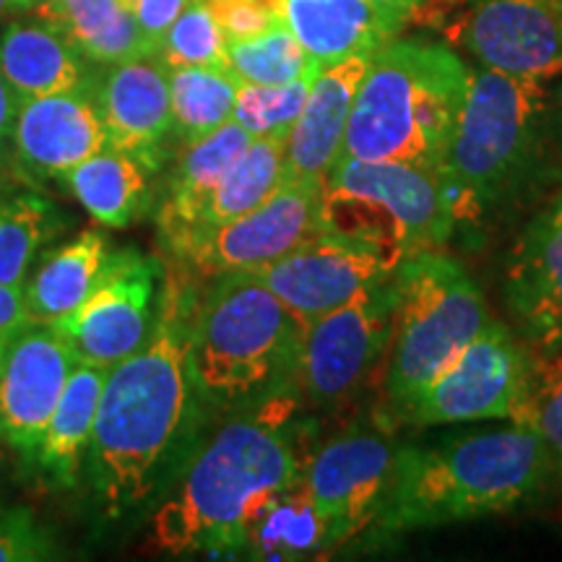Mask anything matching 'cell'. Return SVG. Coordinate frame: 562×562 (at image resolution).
I'll return each instance as SVG.
<instances>
[{
    "label": "cell",
    "instance_id": "20",
    "mask_svg": "<svg viewBox=\"0 0 562 562\" xmlns=\"http://www.w3.org/2000/svg\"><path fill=\"white\" fill-rule=\"evenodd\" d=\"M375 53L351 55L347 60L321 68L297 123L286 136L284 180L321 182L341 157L344 136L357 89L368 74Z\"/></svg>",
    "mask_w": 562,
    "mask_h": 562
},
{
    "label": "cell",
    "instance_id": "21",
    "mask_svg": "<svg viewBox=\"0 0 562 562\" xmlns=\"http://www.w3.org/2000/svg\"><path fill=\"white\" fill-rule=\"evenodd\" d=\"M91 63L55 26L24 13L0 30V70L19 100L91 91L97 83Z\"/></svg>",
    "mask_w": 562,
    "mask_h": 562
},
{
    "label": "cell",
    "instance_id": "37",
    "mask_svg": "<svg viewBox=\"0 0 562 562\" xmlns=\"http://www.w3.org/2000/svg\"><path fill=\"white\" fill-rule=\"evenodd\" d=\"M227 42H243L284 24L269 0H206Z\"/></svg>",
    "mask_w": 562,
    "mask_h": 562
},
{
    "label": "cell",
    "instance_id": "1",
    "mask_svg": "<svg viewBox=\"0 0 562 562\" xmlns=\"http://www.w3.org/2000/svg\"><path fill=\"white\" fill-rule=\"evenodd\" d=\"M193 307L191 286L167 277L151 336L108 372L87 453L91 490L108 518L149 501L186 442L195 393L188 370Z\"/></svg>",
    "mask_w": 562,
    "mask_h": 562
},
{
    "label": "cell",
    "instance_id": "13",
    "mask_svg": "<svg viewBox=\"0 0 562 562\" xmlns=\"http://www.w3.org/2000/svg\"><path fill=\"white\" fill-rule=\"evenodd\" d=\"M323 229L321 182L284 180L261 206L195 237L180 258L206 279L252 271L290 256Z\"/></svg>",
    "mask_w": 562,
    "mask_h": 562
},
{
    "label": "cell",
    "instance_id": "11",
    "mask_svg": "<svg viewBox=\"0 0 562 562\" xmlns=\"http://www.w3.org/2000/svg\"><path fill=\"white\" fill-rule=\"evenodd\" d=\"M531 364L516 336L503 323L490 321L427 385L404 419L419 427L510 419L529 385Z\"/></svg>",
    "mask_w": 562,
    "mask_h": 562
},
{
    "label": "cell",
    "instance_id": "18",
    "mask_svg": "<svg viewBox=\"0 0 562 562\" xmlns=\"http://www.w3.org/2000/svg\"><path fill=\"white\" fill-rule=\"evenodd\" d=\"M94 100L100 104L110 149H117L157 172L165 144L172 136L170 76L154 58L115 63L97 76Z\"/></svg>",
    "mask_w": 562,
    "mask_h": 562
},
{
    "label": "cell",
    "instance_id": "7",
    "mask_svg": "<svg viewBox=\"0 0 562 562\" xmlns=\"http://www.w3.org/2000/svg\"><path fill=\"white\" fill-rule=\"evenodd\" d=\"M459 222L446 175L409 161L339 159L323 180V227L378 245L402 266L438 250Z\"/></svg>",
    "mask_w": 562,
    "mask_h": 562
},
{
    "label": "cell",
    "instance_id": "12",
    "mask_svg": "<svg viewBox=\"0 0 562 562\" xmlns=\"http://www.w3.org/2000/svg\"><path fill=\"white\" fill-rule=\"evenodd\" d=\"M396 442L375 427L336 435L302 469V487L328 533V550L375 526L389 497Z\"/></svg>",
    "mask_w": 562,
    "mask_h": 562
},
{
    "label": "cell",
    "instance_id": "8",
    "mask_svg": "<svg viewBox=\"0 0 562 562\" xmlns=\"http://www.w3.org/2000/svg\"><path fill=\"white\" fill-rule=\"evenodd\" d=\"M542 81L476 70L446 161L456 214L476 216L521 182L542 138Z\"/></svg>",
    "mask_w": 562,
    "mask_h": 562
},
{
    "label": "cell",
    "instance_id": "14",
    "mask_svg": "<svg viewBox=\"0 0 562 562\" xmlns=\"http://www.w3.org/2000/svg\"><path fill=\"white\" fill-rule=\"evenodd\" d=\"M396 269L398 266L378 245L323 229L290 256L250 273L307 328L313 321L393 277Z\"/></svg>",
    "mask_w": 562,
    "mask_h": 562
},
{
    "label": "cell",
    "instance_id": "16",
    "mask_svg": "<svg viewBox=\"0 0 562 562\" xmlns=\"http://www.w3.org/2000/svg\"><path fill=\"white\" fill-rule=\"evenodd\" d=\"M76 364L53 326L32 323L0 362V440L26 459H37L40 442Z\"/></svg>",
    "mask_w": 562,
    "mask_h": 562
},
{
    "label": "cell",
    "instance_id": "10",
    "mask_svg": "<svg viewBox=\"0 0 562 562\" xmlns=\"http://www.w3.org/2000/svg\"><path fill=\"white\" fill-rule=\"evenodd\" d=\"M161 277L157 258L133 248L110 252L81 305L53 326L76 362L112 370L144 347L159 313Z\"/></svg>",
    "mask_w": 562,
    "mask_h": 562
},
{
    "label": "cell",
    "instance_id": "44",
    "mask_svg": "<svg viewBox=\"0 0 562 562\" xmlns=\"http://www.w3.org/2000/svg\"><path fill=\"white\" fill-rule=\"evenodd\" d=\"M440 3H451V5H456V3H469V0H440Z\"/></svg>",
    "mask_w": 562,
    "mask_h": 562
},
{
    "label": "cell",
    "instance_id": "39",
    "mask_svg": "<svg viewBox=\"0 0 562 562\" xmlns=\"http://www.w3.org/2000/svg\"><path fill=\"white\" fill-rule=\"evenodd\" d=\"M188 3L191 0H131V9L136 13L140 32L151 42L154 50H157L161 37H165L172 21L180 16Z\"/></svg>",
    "mask_w": 562,
    "mask_h": 562
},
{
    "label": "cell",
    "instance_id": "6",
    "mask_svg": "<svg viewBox=\"0 0 562 562\" xmlns=\"http://www.w3.org/2000/svg\"><path fill=\"white\" fill-rule=\"evenodd\" d=\"M492 318L469 271L440 250H422L396 269V311L383 391L404 414Z\"/></svg>",
    "mask_w": 562,
    "mask_h": 562
},
{
    "label": "cell",
    "instance_id": "33",
    "mask_svg": "<svg viewBox=\"0 0 562 562\" xmlns=\"http://www.w3.org/2000/svg\"><path fill=\"white\" fill-rule=\"evenodd\" d=\"M167 70L175 68H220L229 70L227 37L214 19L206 0H191L154 50Z\"/></svg>",
    "mask_w": 562,
    "mask_h": 562
},
{
    "label": "cell",
    "instance_id": "19",
    "mask_svg": "<svg viewBox=\"0 0 562 562\" xmlns=\"http://www.w3.org/2000/svg\"><path fill=\"white\" fill-rule=\"evenodd\" d=\"M505 300L526 339L547 355L562 349V191L533 216L513 250Z\"/></svg>",
    "mask_w": 562,
    "mask_h": 562
},
{
    "label": "cell",
    "instance_id": "2",
    "mask_svg": "<svg viewBox=\"0 0 562 562\" xmlns=\"http://www.w3.org/2000/svg\"><path fill=\"white\" fill-rule=\"evenodd\" d=\"M290 412L277 396L220 427L154 513L146 547L167 554L248 550L252 529L302 476Z\"/></svg>",
    "mask_w": 562,
    "mask_h": 562
},
{
    "label": "cell",
    "instance_id": "26",
    "mask_svg": "<svg viewBox=\"0 0 562 562\" xmlns=\"http://www.w3.org/2000/svg\"><path fill=\"white\" fill-rule=\"evenodd\" d=\"M63 180L81 206L112 229L128 227L151 203L149 167L110 146L76 165Z\"/></svg>",
    "mask_w": 562,
    "mask_h": 562
},
{
    "label": "cell",
    "instance_id": "24",
    "mask_svg": "<svg viewBox=\"0 0 562 562\" xmlns=\"http://www.w3.org/2000/svg\"><path fill=\"white\" fill-rule=\"evenodd\" d=\"M30 13L55 26L91 66H115L154 55L131 0H47Z\"/></svg>",
    "mask_w": 562,
    "mask_h": 562
},
{
    "label": "cell",
    "instance_id": "35",
    "mask_svg": "<svg viewBox=\"0 0 562 562\" xmlns=\"http://www.w3.org/2000/svg\"><path fill=\"white\" fill-rule=\"evenodd\" d=\"M510 419L542 435L554 472L562 474V349L552 351L550 360L531 364L529 385Z\"/></svg>",
    "mask_w": 562,
    "mask_h": 562
},
{
    "label": "cell",
    "instance_id": "27",
    "mask_svg": "<svg viewBox=\"0 0 562 562\" xmlns=\"http://www.w3.org/2000/svg\"><path fill=\"white\" fill-rule=\"evenodd\" d=\"M108 256V237L100 229H83L79 237L53 250L24 286L32 321L55 326L74 313L94 286Z\"/></svg>",
    "mask_w": 562,
    "mask_h": 562
},
{
    "label": "cell",
    "instance_id": "30",
    "mask_svg": "<svg viewBox=\"0 0 562 562\" xmlns=\"http://www.w3.org/2000/svg\"><path fill=\"white\" fill-rule=\"evenodd\" d=\"M66 227L58 206L37 193L0 201V284L24 286L42 245Z\"/></svg>",
    "mask_w": 562,
    "mask_h": 562
},
{
    "label": "cell",
    "instance_id": "43",
    "mask_svg": "<svg viewBox=\"0 0 562 562\" xmlns=\"http://www.w3.org/2000/svg\"><path fill=\"white\" fill-rule=\"evenodd\" d=\"M13 13V0H0V19Z\"/></svg>",
    "mask_w": 562,
    "mask_h": 562
},
{
    "label": "cell",
    "instance_id": "45",
    "mask_svg": "<svg viewBox=\"0 0 562 562\" xmlns=\"http://www.w3.org/2000/svg\"><path fill=\"white\" fill-rule=\"evenodd\" d=\"M0 513H3V508H0Z\"/></svg>",
    "mask_w": 562,
    "mask_h": 562
},
{
    "label": "cell",
    "instance_id": "17",
    "mask_svg": "<svg viewBox=\"0 0 562 562\" xmlns=\"http://www.w3.org/2000/svg\"><path fill=\"white\" fill-rule=\"evenodd\" d=\"M108 146V131L94 89L21 100L11 133V151L30 178L63 180L76 165Z\"/></svg>",
    "mask_w": 562,
    "mask_h": 562
},
{
    "label": "cell",
    "instance_id": "31",
    "mask_svg": "<svg viewBox=\"0 0 562 562\" xmlns=\"http://www.w3.org/2000/svg\"><path fill=\"white\" fill-rule=\"evenodd\" d=\"M315 550H328V533L300 476L252 529L248 552L256 558H292Z\"/></svg>",
    "mask_w": 562,
    "mask_h": 562
},
{
    "label": "cell",
    "instance_id": "9",
    "mask_svg": "<svg viewBox=\"0 0 562 562\" xmlns=\"http://www.w3.org/2000/svg\"><path fill=\"white\" fill-rule=\"evenodd\" d=\"M396 311V271L305 328L297 385L321 409H339L385 362Z\"/></svg>",
    "mask_w": 562,
    "mask_h": 562
},
{
    "label": "cell",
    "instance_id": "42",
    "mask_svg": "<svg viewBox=\"0 0 562 562\" xmlns=\"http://www.w3.org/2000/svg\"><path fill=\"white\" fill-rule=\"evenodd\" d=\"M42 3H47V0H13V13H30Z\"/></svg>",
    "mask_w": 562,
    "mask_h": 562
},
{
    "label": "cell",
    "instance_id": "34",
    "mask_svg": "<svg viewBox=\"0 0 562 562\" xmlns=\"http://www.w3.org/2000/svg\"><path fill=\"white\" fill-rule=\"evenodd\" d=\"M318 76V74H315ZM297 79L290 83H237L235 121L250 136H290L292 125L297 123L313 79Z\"/></svg>",
    "mask_w": 562,
    "mask_h": 562
},
{
    "label": "cell",
    "instance_id": "23",
    "mask_svg": "<svg viewBox=\"0 0 562 562\" xmlns=\"http://www.w3.org/2000/svg\"><path fill=\"white\" fill-rule=\"evenodd\" d=\"M248 131L232 117L224 123L220 131L209 133L206 138L193 140V144L182 146L175 170L170 175V186H167V199L159 214L161 235L170 248L178 252L188 237L199 227L203 209L216 186H220L224 175L237 157L248 149L250 140Z\"/></svg>",
    "mask_w": 562,
    "mask_h": 562
},
{
    "label": "cell",
    "instance_id": "38",
    "mask_svg": "<svg viewBox=\"0 0 562 562\" xmlns=\"http://www.w3.org/2000/svg\"><path fill=\"white\" fill-rule=\"evenodd\" d=\"M24 286L0 284V362L9 355L11 344L32 326Z\"/></svg>",
    "mask_w": 562,
    "mask_h": 562
},
{
    "label": "cell",
    "instance_id": "15",
    "mask_svg": "<svg viewBox=\"0 0 562 562\" xmlns=\"http://www.w3.org/2000/svg\"><path fill=\"white\" fill-rule=\"evenodd\" d=\"M459 42L484 68L544 81L562 74V0H469Z\"/></svg>",
    "mask_w": 562,
    "mask_h": 562
},
{
    "label": "cell",
    "instance_id": "40",
    "mask_svg": "<svg viewBox=\"0 0 562 562\" xmlns=\"http://www.w3.org/2000/svg\"><path fill=\"white\" fill-rule=\"evenodd\" d=\"M19 104L21 100L16 97V91L11 89V83L5 81L3 70H0V161L5 159V154L11 149V133H13V123H16Z\"/></svg>",
    "mask_w": 562,
    "mask_h": 562
},
{
    "label": "cell",
    "instance_id": "22",
    "mask_svg": "<svg viewBox=\"0 0 562 562\" xmlns=\"http://www.w3.org/2000/svg\"><path fill=\"white\" fill-rule=\"evenodd\" d=\"M269 3L321 68L347 60L351 55L378 53L402 32L370 0H269Z\"/></svg>",
    "mask_w": 562,
    "mask_h": 562
},
{
    "label": "cell",
    "instance_id": "3",
    "mask_svg": "<svg viewBox=\"0 0 562 562\" xmlns=\"http://www.w3.org/2000/svg\"><path fill=\"white\" fill-rule=\"evenodd\" d=\"M554 459L531 427L453 435L435 446H404L375 526L409 533L495 516L542 495Z\"/></svg>",
    "mask_w": 562,
    "mask_h": 562
},
{
    "label": "cell",
    "instance_id": "41",
    "mask_svg": "<svg viewBox=\"0 0 562 562\" xmlns=\"http://www.w3.org/2000/svg\"><path fill=\"white\" fill-rule=\"evenodd\" d=\"M370 3L383 13L391 24H396L398 30H402L406 21L419 16V11L425 9L427 0H370Z\"/></svg>",
    "mask_w": 562,
    "mask_h": 562
},
{
    "label": "cell",
    "instance_id": "4",
    "mask_svg": "<svg viewBox=\"0 0 562 562\" xmlns=\"http://www.w3.org/2000/svg\"><path fill=\"white\" fill-rule=\"evenodd\" d=\"M469 79L451 47L393 37L357 89L339 159L409 161L446 175Z\"/></svg>",
    "mask_w": 562,
    "mask_h": 562
},
{
    "label": "cell",
    "instance_id": "25",
    "mask_svg": "<svg viewBox=\"0 0 562 562\" xmlns=\"http://www.w3.org/2000/svg\"><path fill=\"white\" fill-rule=\"evenodd\" d=\"M108 372L110 370L79 362L70 372L66 391L55 406L34 461L58 487H74L79 480L81 463L89 453Z\"/></svg>",
    "mask_w": 562,
    "mask_h": 562
},
{
    "label": "cell",
    "instance_id": "5",
    "mask_svg": "<svg viewBox=\"0 0 562 562\" xmlns=\"http://www.w3.org/2000/svg\"><path fill=\"white\" fill-rule=\"evenodd\" d=\"M305 326L250 271L211 277L188 341L193 389L214 406L263 404L297 385Z\"/></svg>",
    "mask_w": 562,
    "mask_h": 562
},
{
    "label": "cell",
    "instance_id": "28",
    "mask_svg": "<svg viewBox=\"0 0 562 562\" xmlns=\"http://www.w3.org/2000/svg\"><path fill=\"white\" fill-rule=\"evenodd\" d=\"M284 136L252 138L248 149L237 157L235 165L229 167L220 186H216L214 195H211L206 209H203L199 227H195L193 235L188 237V243L178 250V256L195 237L203 235V232L220 227V224L237 220V216L261 206L281 182H284Z\"/></svg>",
    "mask_w": 562,
    "mask_h": 562
},
{
    "label": "cell",
    "instance_id": "29",
    "mask_svg": "<svg viewBox=\"0 0 562 562\" xmlns=\"http://www.w3.org/2000/svg\"><path fill=\"white\" fill-rule=\"evenodd\" d=\"M170 76L172 136L180 146L206 138L232 121L237 102V79L220 68H175Z\"/></svg>",
    "mask_w": 562,
    "mask_h": 562
},
{
    "label": "cell",
    "instance_id": "32",
    "mask_svg": "<svg viewBox=\"0 0 562 562\" xmlns=\"http://www.w3.org/2000/svg\"><path fill=\"white\" fill-rule=\"evenodd\" d=\"M227 55L232 74L248 83H290L311 79L321 70L286 24H277L258 37L227 42Z\"/></svg>",
    "mask_w": 562,
    "mask_h": 562
},
{
    "label": "cell",
    "instance_id": "36",
    "mask_svg": "<svg viewBox=\"0 0 562 562\" xmlns=\"http://www.w3.org/2000/svg\"><path fill=\"white\" fill-rule=\"evenodd\" d=\"M55 558V547L32 521L30 510L0 513V562H37Z\"/></svg>",
    "mask_w": 562,
    "mask_h": 562
}]
</instances>
